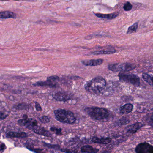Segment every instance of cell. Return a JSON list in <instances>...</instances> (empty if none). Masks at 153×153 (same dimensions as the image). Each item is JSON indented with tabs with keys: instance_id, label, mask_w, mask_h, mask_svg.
<instances>
[{
	"instance_id": "30bf717a",
	"label": "cell",
	"mask_w": 153,
	"mask_h": 153,
	"mask_svg": "<svg viewBox=\"0 0 153 153\" xmlns=\"http://www.w3.org/2000/svg\"><path fill=\"white\" fill-rule=\"evenodd\" d=\"M94 143H99V144H107L111 141V139L109 138H99L94 137L92 140Z\"/></svg>"
},
{
	"instance_id": "d4e9b609",
	"label": "cell",
	"mask_w": 153,
	"mask_h": 153,
	"mask_svg": "<svg viewBox=\"0 0 153 153\" xmlns=\"http://www.w3.org/2000/svg\"><path fill=\"white\" fill-rule=\"evenodd\" d=\"M50 130L52 131L55 133L57 135H60V134H61V130L59 129V128H55V127H52V128H51V129H50Z\"/></svg>"
},
{
	"instance_id": "8fae6325",
	"label": "cell",
	"mask_w": 153,
	"mask_h": 153,
	"mask_svg": "<svg viewBox=\"0 0 153 153\" xmlns=\"http://www.w3.org/2000/svg\"><path fill=\"white\" fill-rule=\"evenodd\" d=\"M133 108V106L131 103H127L125 104L120 108V113L123 114H128L132 111Z\"/></svg>"
},
{
	"instance_id": "2e32d148",
	"label": "cell",
	"mask_w": 153,
	"mask_h": 153,
	"mask_svg": "<svg viewBox=\"0 0 153 153\" xmlns=\"http://www.w3.org/2000/svg\"><path fill=\"white\" fill-rule=\"evenodd\" d=\"M142 126H143V124L141 123H137L134 124L128 127V132L131 133H134L137 132L141 127H142Z\"/></svg>"
},
{
	"instance_id": "ba28073f",
	"label": "cell",
	"mask_w": 153,
	"mask_h": 153,
	"mask_svg": "<svg viewBox=\"0 0 153 153\" xmlns=\"http://www.w3.org/2000/svg\"><path fill=\"white\" fill-rule=\"evenodd\" d=\"M103 60L102 59L96 60H85L82 61V63L86 66H94L100 65L103 63Z\"/></svg>"
},
{
	"instance_id": "277c9868",
	"label": "cell",
	"mask_w": 153,
	"mask_h": 153,
	"mask_svg": "<svg viewBox=\"0 0 153 153\" xmlns=\"http://www.w3.org/2000/svg\"><path fill=\"white\" fill-rule=\"evenodd\" d=\"M119 79L121 81L131 84L135 86H139L140 84V80L137 75L132 74H124L121 72L119 74Z\"/></svg>"
},
{
	"instance_id": "83f0119b",
	"label": "cell",
	"mask_w": 153,
	"mask_h": 153,
	"mask_svg": "<svg viewBox=\"0 0 153 153\" xmlns=\"http://www.w3.org/2000/svg\"><path fill=\"white\" fill-rule=\"evenodd\" d=\"M6 148H7V147H6L5 144H1V145L0 146V151H3L4 149H6Z\"/></svg>"
},
{
	"instance_id": "9c48e42d",
	"label": "cell",
	"mask_w": 153,
	"mask_h": 153,
	"mask_svg": "<svg viewBox=\"0 0 153 153\" xmlns=\"http://www.w3.org/2000/svg\"><path fill=\"white\" fill-rule=\"evenodd\" d=\"M16 14L11 11H5L0 12V19L16 18Z\"/></svg>"
},
{
	"instance_id": "7402d4cb",
	"label": "cell",
	"mask_w": 153,
	"mask_h": 153,
	"mask_svg": "<svg viewBox=\"0 0 153 153\" xmlns=\"http://www.w3.org/2000/svg\"><path fill=\"white\" fill-rule=\"evenodd\" d=\"M123 8L125 11H130L132 8V5L130 2H126V3L124 4Z\"/></svg>"
},
{
	"instance_id": "f546056e",
	"label": "cell",
	"mask_w": 153,
	"mask_h": 153,
	"mask_svg": "<svg viewBox=\"0 0 153 153\" xmlns=\"http://www.w3.org/2000/svg\"><path fill=\"white\" fill-rule=\"evenodd\" d=\"M150 123H151V124L153 125V116H151L150 118Z\"/></svg>"
},
{
	"instance_id": "ffe728a7",
	"label": "cell",
	"mask_w": 153,
	"mask_h": 153,
	"mask_svg": "<svg viewBox=\"0 0 153 153\" xmlns=\"http://www.w3.org/2000/svg\"><path fill=\"white\" fill-rule=\"evenodd\" d=\"M138 27V23H136L133 24L131 26H130L128 28L127 31V34H132L135 33L137 31V29Z\"/></svg>"
},
{
	"instance_id": "484cf974",
	"label": "cell",
	"mask_w": 153,
	"mask_h": 153,
	"mask_svg": "<svg viewBox=\"0 0 153 153\" xmlns=\"http://www.w3.org/2000/svg\"><path fill=\"white\" fill-rule=\"evenodd\" d=\"M7 117V115L3 112L0 111V120H3Z\"/></svg>"
},
{
	"instance_id": "4fadbf2b",
	"label": "cell",
	"mask_w": 153,
	"mask_h": 153,
	"mask_svg": "<svg viewBox=\"0 0 153 153\" xmlns=\"http://www.w3.org/2000/svg\"><path fill=\"white\" fill-rule=\"evenodd\" d=\"M7 136L9 137H11V138H26L28 137V135L25 133L21 132H10L7 133Z\"/></svg>"
},
{
	"instance_id": "cb8c5ba5",
	"label": "cell",
	"mask_w": 153,
	"mask_h": 153,
	"mask_svg": "<svg viewBox=\"0 0 153 153\" xmlns=\"http://www.w3.org/2000/svg\"><path fill=\"white\" fill-rule=\"evenodd\" d=\"M40 120L43 123H48L50 122V119L47 116H43L40 118Z\"/></svg>"
},
{
	"instance_id": "e0dca14e",
	"label": "cell",
	"mask_w": 153,
	"mask_h": 153,
	"mask_svg": "<svg viewBox=\"0 0 153 153\" xmlns=\"http://www.w3.org/2000/svg\"><path fill=\"white\" fill-rule=\"evenodd\" d=\"M33 131L36 134H39L42 136H47V137H50L51 136V133L48 131L46 130L44 128L37 127L36 129L34 130Z\"/></svg>"
},
{
	"instance_id": "603a6c76",
	"label": "cell",
	"mask_w": 153,
	"mask_h": 153,
	"mask_svg": "<svg viewBox=\"0 0 153 153\" xmlns=\"http://www.w3.org/2000/svg\"><path fill=\"white\" fill-rule=\"evenodd\" d=\"M14 108L16 109H24L28 108V105L21 103V104H18L15 105L14 106Z\"/></svg>"
},
{
	"instance_id": "8992f818",
	"label": "cell",
	"mask_w": 153,
	"mask_h": 153,
	"mask_svg": "<svg viewBox=\"0 0 153 153\" xmlns=\"http://www.w3.org/2000/svg\"><path fill=\"white\" fill-rule=\"evenodd\" d=\"M137 153H153V146L147 143H140L135 149Z\"/></svg>"
},
{
	"instance_id": "44dd1931",
	"label": "cell",
	"mask_w": 153,
	"mask_h": 153,
	"mask_svg": "<svg viewBox=\"0 0 153 153\" xmlns=\"http://www.w3.org/2000/svg\"><path fill=\"white\" fill-rule=\"evenodd\" d=\"M59 80V77L58 76H50L47 78V80L54 83H56V82Z\"/></svg>"
},
{
	"instance_id": "ac0fdd59",
	"label": "cell",
	"mask_w": 153,
	"mask_h": 153,
	"mask_svg": "<svg viewBox=\"0 0 153 153\" xmlns=\"http://www.w3.org/2000/svg\"><path fill=\"white\" fill-rule=\"evenodd\" d=\"M116 52V51L115 50H101V51H95L92 53L94 55H108L112 54L115 53Z\"/></svg>"
},
{
	"instance_id": "3957f363",
	"label": "cell",
	"mask_w": 153,
	"mask_h": 153,
	"mask_svg": "<svg viewBox=\"0 0 153 153\" xmlns=\"http://www.w3.org/2000/svg\"><path fill=\"white\" fill-rule=\"evenodd\" d=\"M54 114L56 119L63 123L72 124L76 122L74 114L69 111L59 109L55 110Z\"/></svg>"
},
{
	"instance_id": "52a82bcc",
	"label": "cell",
	"mask_w": 153,
	"mask_h": 153,
	"mask_svg": "<svg viewBox=\"0 0 153 153\" xmlns=\"http://www.w3.org/2000/svg\"><path fill=\"white\" fill-rule=\"evenodd\" d=\"M53 97L54 99L58 101H66L70 100V95L65 92H58L55 94Z\"/></svg>"
},
{
	"instance_id": "5bb4252c",
	"label": "cell",
	"mask_w": 153,
	"mask_h": 153,
	"mask_svg": "<svg viewBox=\"0 0 153 153\" xmlns=\"http://www.w3.org/2000/svg\"><path fill=\"white\" fill-rule=\"evenodd\" d=\"M95 15L96 16L100 18L112 19L117 17L119 14L118 13H114L110 14H95Z\"/></svg>"
},
{
	"instance_id": "7a4b0ae2",
	"label": "cell",
	"mask_w": 153,
	"mask_h": 153,
	"mask_svg": "<svg viewBox=\"0 0 153 153\" xmlns=\"http://www.w3.org/2000/svg\"><path fill=\"white\" fill-rule=\"evenodd\" d=\"M85 111L92 119L97 121H105L110 116L109 111L104 108L90 107L86 108Z\"/></svg>"
},
{
	"instance_id": "7c38bea8",
	"label": "cell",
	"mask_w": 153,
	"mask_h": 153,
	"mask_svg": "<svg viewBox=\"0 0 153 153\" xmlns=\"http://www.w3.org/2000/svg\"><path fill=\"white\" fill-rule=\"evenodd\" d=\"M35 86H48L50 87H54L56 86V83H53L47 80L45 82H39L34 84Z\"/></svg>"
},
{
	"instance_id": "f1b7e54d",
	"label": "cell",
	"mask_w": 153,
	"mask_h": 153,
	"mask_svg": "<svg viewBox=\"0 0 153 153\" xmlns=\"http://www.w3.org/2000/svg\"><path fill=\"white\" fill-rule=\"evenodd\" d=\"M62 151L63 152H64V153H73V152H72L70 150H69V149H62Z\"/></svg>"
},
{
	"instance_id": "4dcf8cb0",
	"label": "cell",
	"mask_w": 153,
	"mask_h": 153,
	"mask_svg": "<svg viewBox=\"0 0 153 153\" xmlns=\"http://www.w3.org/2000/svg\"><path fill=\"white\" fill-rule=\"evenodd\" d=\"M0 1H9V0H0ZM13 1H19V0H13Z\"/></svg>"
},
{
	"instance_id": "6da1fadb",
	"label": "cell",
	"mask_w": 153,
	"mask_h": 153,
	"mask_svg": "<svg viewBox=\"0 0 153 153\" xmlns=\"http://www.w3.org/2000/svg\"><path fill=\"white\" fill-rule=\"evenodd\" d=\"M106 80L101 77H97L88 81L85 85V89L92 94L101 93L106 87Z\"/></svg>"
},
{
	"instance_id": "d6986e66",
	"label": "cell",
	"mask_w": 153,
	"mask_h": 153,
	"mask_svg": "<svg viewBox=\"0 0 153 153\" xmlns=\"http://www.w3.org/2000/svg\"><path fill=\"white\" fill-rule=\"evenodd\" d=\"M142 78L146 82L150 85L153 86V77L146 73H143L142 75Z\"/></svg>"
},
{
	"instance_id": "9a60e30c",
	"label": "cell",
	"mask_w": 153,
	"mask_h": 153,
	"mask_svg": "<svg viewBox=\"0 0 153 153\" xmlns=\"http://www.w3.org/2000/svg\"><path fill=\"white\" fill-rule=\"evenodd\" d=\"M81 151L85 153H96L99 151V149L94 148L92 146H85L82 147Z\"/></svg>"
},
{
	"instance_id": "5b68a950",
	"label": "cell",
	"mask_w": 153,
	"mask_h": 153,
	"mask_svg": "<svg viewBox=\"0 0 153 153\" xmlns=\"http://www.w3.org/2000/svg\"><path fill=\"white\" fill-rule=\"evenodd\" d=\"M135 66L132 64L126 63L114 64H110L108 65L109 70L113 72L120 71L121 72H127L133 70L135 69Z\"/></svg>"
},
{
	"instance_id": "4316f807",
	"label": "cell",
	"mask_w": 153,
	"mask_h": 153,
	"mask_svg": "<svg viewBox=\"0 0 153 153\" xmlns=\"http://www.w3.org/2000/svg\"><path fill=\"white\" fill-rule=\"evenodd\" d=\"M35 107L37 111H41L42 110V108L38 102H35Z\"/></svg>"
}]
</instances>
